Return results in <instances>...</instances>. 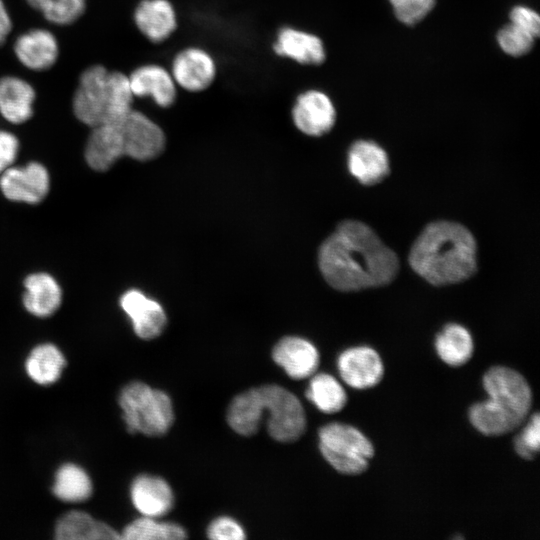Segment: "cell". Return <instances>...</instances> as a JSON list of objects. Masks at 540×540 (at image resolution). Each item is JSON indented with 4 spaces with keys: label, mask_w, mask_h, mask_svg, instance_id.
<instances>
[{
    "label": "cell",
    "mask_w": 540,
    "mask_h": 540,
    "mask_svg": "<svg viewBox=\"0 0 540 540\" xmlns=\"http://www.w3.org/2000/svg\"><path fill=\"white\" fill-rule=\"evenodd\" d=\"M435 347L439 357L450 366H461L472 357L474 344L470 332L460 324L446 325L437 335Z\"/></svg>",
    "instance_id": "cell-25"
},
{
    "label": "cell",
    "mask_w": 540,
    "mask_h": 540,
    "mask_svg": "<svg viewBox=\"0 0 540 540\" xmlns=\"http://www.w3.org/2000/svg\"><path fill=\"white\" fill-rule=\"evenodd\" d=\"M408 261L420 277L434 286L460 283L477 270L476 241L459 223L432 222L414 241Z\"/></svg>",
    "instance_id": "cell-2"
},
{
    "label": "cell",
    "mask_w": 540,
    "mask_h": 540,
    "mask_svg": "<svg viewBox=\"0 0 540 540\" xmlns=\"http://www.w3.org/2000/svg\"><path fill=\"white\" fill-rule=\"evenodd\" d=\"M295 127L305 135L319 137L328 133L336 121L332 99L323 91L308 89L299 93L291 108Z\"/></svg>",
    "instance_id": "cell-11"
},
{
    "label": "cell",
    "mask_w": 540,
    "mask_h": 540,
    "mask_svg": "<svg viewBox=\"0 0 540 540\" xmlns=\"http://www.w3.org/2000/svg\"><path fill=\"white\" fill-rule=\"evenodd\" d=\"M483 385L489 399L471 406L469 419L474 428L487 436H499L519 427L532 405L526 379L511 368L494 366L485 373Z\"/></svg>",
    "instance_id": "cell-4"
},
{
    "label": "cell",
    "mask_w": 540,
    "mask_h": 540,
    "mask_svg": "<svg viewBox=\"0 0 540 540\" xmlns=\"http://www.w3.org/2000/svg\"><path fill=\"white\" fill-rule=\"evenodd\" d=\"M128 75L96 63L79 74L71 98L75 118L93 128L121 121L134 107Z\"/></svg>",
    "instance_id": "cell-5"
},
{
    "label": "cell",
    "mask_w": 540,
    "mask_h": 540,
    "mask_svg": "<svg viewBox=\"0 0 540 540\" xmlns=\"http://www.w3.org/2000/svg\"><path fill=\"white\" fill-rule=\"evenodd\" d=\"M119 125L124 156L147 161L156 158L164 150V131L145 113L133 108Z\"/></svg>",
    "instance_id": "cell-8"
},
{
    "label": "cell",
    "mask_w": 540,
    "mask_h": 540,
    "mask_svg": "<svg viewBox=\"0 0 540 540\" xmlns=\"http://www.w3.org/2000/svg\"><path fill=\"white\" fill-rule=\"evenodd\" d=\"M12 50L21 66L37 73L52 69L61 52L56 34L44 27H33L17 35Z\"/></svg>",
    "instance_id": "cell-10"
},
{
    "label": "cell",
    "mask_w": 540,
    "mask_h": 540,
    "mask_svg": "<svg viewBox=\"0 0 540 540\" xmlns=\"http://www.w3.org/2000/svg\"><path fill=\"white\" fill-rule=\"evenodd\" d=\"M511 23L527 31L533 37L540 33V17L536 11L526 6H515L510 12Z\"/></svg>",
    "instance_id": "cell-35"
},
{
    "label": "cell",
    "mask_w": 540,
    "mask_h": 540,
    "mask_svg": "<svg viewBox=\"0 0 540 540\" xmlns=\"http://www.w3.org/2000/svg\"><path fill=\"white\" fill-rule=\"evenodd\" d=\"M119 405L131 434L164 435L174 421L170 397L162 390L142 382H131L120 392Z\"/></svg>",
    "instance_id": "cell-6"
},
{
    "label": "cell",
    "mask_w": 540,
    "mask_h": 540,
    "mask_svg": "<svg viewBox=\"0 0 540 540\" xmlns=\"http://www.w3.org/2000/svg\"><path fill=\"white\" fill-rule=\"evenodd\" d=\"M127 75L135 99L149 98L160 108L175 104L179 88L168 68L158 63H145Z\"/></svg>",
    "instance_id": "cell-12"
},
{
    "label": "cell",
    "mask_w": 540,
    "mask_h": 540,
    "mask_svg": "<svg viewBox=\"0 0 540 540\" xmlns=\"http://www.w3.org/2000/svg\"><path fill=\"white\" fill-rule=\"evenodd\" d=\"M13 30V19L4 0H0V47L9 39Z\"/></svg>",
    "instance_id": "cell-37"
},
{
    "label": "cell",
    "mask_w": 540,
    "mask_h": 540,
    "mask_svg": "<svg viewBox=\"0 0 540 540\" xmlns=\"http://www.w3.org/2000/svg\"><path fill=\"white\" fill-rule=\"evenodd\" d=\"M130 494L134 507L143 516L157 518L168 513L173 507L172 489L158 476L139 475L132 482Z\"/></svg>",
    "instance_id": "cell-22"
},
{
    "label": "cell",
    "mask_w": 540,
    "mask_h": 540,
    "mask_svg": "<svg viewBox=\"0 0 540 540\" xmlns=\"http://www.w3.org/2000/svg\"><path fill=\"white\" fill-rule=\"evenodd\" d=\"M272 50L277 56L304 66H317L326 59L325 46L320 37L289 25L277 31Z\"/></svg>",
    "instance_id": "cell-15"
},
{
    "label": "cell",
    "mask_w": 540,
    "mask_h": 540,
    "mask_svg": "<svg viewBox=\"0 0 540 540\" xmlns=\"http://www.w3.org/2000/svg\"><path fill=\"white\" fill-rule=\"evenodd\" d=\"M272 358L293 379H304L314 374L319 364L316 347L300 337H284L273 348Z\"/></svg>",
    "instance_id": "cell-20"
},
{
    "label": "cell",
    "mask_w": 540,
    "mask_h": 540,
    "mask_svg": "<svg viewBox=\"0 0 540 540\" xmlns=\"http://www.w3.org/2000/svg\"><path fill=\"white\" fill-rule=\"evenodd\" d=\"M37 91L27 79L15 75L0 76V115L7 122L21 125L34 115Z\"/></svg>",
    "instance_id": "cell-17"
},
{
    "label": "cell",
    "mask_w": 540,
    "mask_h": 540,
    "mask_svg": "<svg viewBox=\"0 0 540 540\" xmlns=\"http://www.w3.org/2000/svg\"><path fill=\"white\" fill-rule=\"evenodd\" d=\"M54 495L65 502H82L92 494V482L86 471L72 463L62 465L55 474Z\"/></svg>",
    "instance_id": "cell-27"
},
{
    "label": "cell",
    "mask_w": 540,
    "mask_h": 540,
    "mask_svg": "<svg viewBox=\"0 0 540 540\" xmlns=\"http://www.w3.org/2000/svg\"><path fill=\"white\" fill-rule=\"evenodd\" d=\"M344 382L355 389H367L377 385L384 374L379 354L371 347H352L340 354L337 361Z\"/></svg>",
    "instance_id": "cell-16"
},
{
    "label": "cell",
    "mask_w": 540,
    "mask_h": 540,
    "mask_svg": "<svg viewBox=\"0 0 540 540\" xmlns=\"http://www.w3.org/2000/svg\"><path fill=\"white\" fill-rule=\"evenodd\" d=\"M55 537L58 540H114L120 539L121 535L85 512L71 511L57 522Z\"/></svg>",
    "instance_id": "cell-24"
},
{
    "label": "cell",
    "mask_w": 540,
    "mask_h": 540,
    "mask_svg": "<svg viewBox=\"0 0 540 540\" xmlns=\"http://www.w3.org/2000/svg\"><path fill=\"white\" fill-rule=\"evenodd\" d=\"M119 122L91 128L84 155L87 164L92 169L106 171L124 156Z\"/></svg>",
    "instance_id": "cell-21"
},
{
    "label": "cell",
    "mask_w": 540,
    "mask_h": 540,
    "mask_svg": "<svg viewBox=\"0 0 540 540\" xmlns=\"http://www.w3.org/2000/svg\"><path fill=\"white\" fill-rule=\"evenodd\" d=\"M402 23L413 25L421 21L434 7L435 0H389Z\"/></svg>",
    "instance_id": "cell-33"
},
{
    "label": "cell",
    "mask_w": 540,
    "mask_h": 540,
    "mask_svg": "<svg viewBox=\"0 0 540 540\" xmlns=\"http://www.w3.org/2000/svg\"><path fill=\"white\" fill-rule=\"evenodd\" d=\"M514 444L517 454L524 459L532 460L538 455L540 447V418L538 412L531 416L515 438Z\"/></svg>",
    "instance_id": "cell-32"
},
{
    "label": "cell",
    "mask_w": 540,
    "mask_h": 540,
    "mask_svg": "<svg viewBox=\"0 0 540 540\" xmlns=\"http://www.w3.org/2000/svg\"><path fill=\"white\" fill-rule=\"evenodd\" d=\"M306 397L322 412H339L347 403V395L342 385L326 373L316 374L310 381Z\"/></svg>",
    "instance_id": "cell-28"
},
{
    "label": "cell",
    "mask_w": 540,
    "mask_h": 540,
    "mask_svg": "<svg viewBox=\"0 0 540 540\" xmlns=\"http://www.w3.org/2000/svg\"><path fill=\"white\" fill-rule=\"evenodd\" d=\"M121 308L130 318L134 332L142 339L158 337L166 326L162 306L139 290H129L120 299Z\"/></svg>",
    "instance_id": "cell-18"
},
{
    "label": "cell",
    "mask_w": 540,
    "mask_h": 540,
    "mask_svg": "<svg viewBox=\"0 0 540 540\" xmlns=\"http://www.w3.org/2000/svg\"><path fill=\"white\" fill-rule=\"evenodd\" d=\"M207 536L214 540H243L246 537L243 527L227 516L213 520L208 526Z\"/></svg>",
    "instance_id": "cell-34"
},
{
    "label": "cell",
    "mask_w": 540,
    "mask_h": 540,
    "mask_svg": "<svg viewBox=\"0 0 540 540\" xmlns=\"http://www.w3.org/2000/svg\"><path fill=\"white\" fill-rule=\"evenodd\" d=\"M23 303L27 311L38 317L53 314L61 303V289L57 281L49 274L35 273L25 281Z\"/></svg>",
    "instance_id": "cell-23"
},
{
    "label": "cell",
    "mask_w": 540,
    "mask_h": 540,
    "mask_svg": "<svg viewBox=\"0 0 540 540\" xmlns=\"http://www.w3.org/2000/svg\"><path fill=\"white\" fill-rule=\"evenodd\" d=\"M347 164L351 175L366 186L380 183L390 171L386 151L368 140H358L351 145Z\"/></svg>",
    "instance_id": "cell-19"
},
{
    "label": "cell",
    "mask_w": 540,
    "mask_h": 540,
    "mask_svg": "<svg viewBox=\"0 0 540 540\" xmlns=\"http://www.w3.org/2000/svg\"><path fill=\"white\" fill-rule=\"evenodd\" d=\"M318 435L320 452L335 470L357 475L367 469L374 448L360 430L335 422L321 427Z\"/></svg>",
    "instance_id": "cell-7"
},
{
    "label": "cell",
    "mask_w": 540,
    "mask_h": 540,
    "mask_svg": "<svg viewBox=\"0 0 540 540\" xmlns=\"http://www.w3.org/2000/svg\"><path fill=\"white\" fill-rule=\"evenodd\" d=\"M132 20L138 32L153 44L167 41L178 28L177 11L170 0H140Z\"/></svg>",
    "instance_id": "cell-13"
},
{
    "label": "cell",
    "mask_w": 540,
    "mask_h": 540,
    "mask_svg": "<svg viewBox=\"0 0 540 540\" xmlns=\"http://www.w3.org/2000/svg\"><path fill=\"white\" fill-rule=\"evenodd\" d=\"M534 39L530 33L510 23L502 27L497 34L500 48L511 56H521L531 50Z\"/></svg>",
    "instance_id": "cell-31"
},
{
    "label": "cell",
    "mask_w": 540,
    "mask_h": 540,
    "mask_svg": "<svg viewBox=\"0 0 540 540\" xmlns=\"http://www.w3.org/2000/svg\"><path fill=\"white\" fill-rule=\"evenodd\" d=\"M64 366L63 354L52 344L36 346L25 363L28 376L41 385H49L57 381Z\"/></svg>",
    "instance_id": "cell-26"
},
{
    "label": "cell",
    "mask_w": 540,
    "mask_h": 540,
    "mask_svg": "<svg viewBox=\"0 0 540 540\" xmlns=\"http://www.w3.org/2000/svg\"><path fill=\"white\" fill-rule=\"evenodd\" d=\"M26 4L54 26L75 24L85 14L88 0H25Z\"/></svg>",
    "instance_id": "cell-29"
},
{
    "label": "cell",
    "mask_w": 540,
    "mask_h": 540,
    "mask_svg": "<svg viewBox=\"0 0 540 540\" xmlns=\"http://www.w3.org/2000/svg\"><path fill=\"white\" fill-rule=\"evenodd\" d=\"M267 413V430L280 442L300 438L306 428V416L299 399L286 388L266 384L237 395L228 408L227 422L238 434L250 436Z\"/></svg>",
    "instance_id": "cell-3"
},
{
    "label": "cell",
    "mask_w": 540,
    "mask_h": 540,
    "mask_svg": "<svg viewBox=\"0 0 540 540\" xmlns=\"http://www.w3.org/2000/svg\"><path fill=\"white\" fill-rule=\"evenodd\" d=\"M0 188L4 196L12 201L38 203L49 190V175L38 162L24 167H9L0 178Z\"/></svg>",
    "instance_id": "cell-14"
},
{
    "label": "cell",
    "mask_w": 540,
    "mask_h": 540,
    "mask_svg": "<svg viewBox=\"0 0 540 540\" xmlns=\"http://www.w3.org/2000/svg\"><path fill=\"white\" fill-rule=\"evenodd\" d=\"M187 537L185 529L173 522H162L155 517L143 516L127 525L121 538L127 540H182Z\"/></svg>",
    "instance_id": "cell-30"
},
{
    "label": "cell",
    "mask_w": 540,
    "mask_h": 540,
    "mask_svg": "<svg viewBox=\"0 0 540 540\" xmlns=\"http://www.w3.org/2000/svg\"><path fill=\"white\" fill-rule=\"evenodd\" d=\"M179 89L190 93L204 92L215 82L218 67L213 55L199 46L179 50L169 68Z\"/></svg>",
    "instance_id": "cell-9"
},
{
    "label": "cell",
    "mask_w": 540,
    "mask_h": 540,
    "mask_svg": "<svg viewBox=\"0 0 540 540\" xmlns=\"http://www.w3.org/2000/svg\"><path fill=\"white\" fill-rule=\"evenodd\" d=\"M18 138L7 130H0V173L14 162L19 151Z\"/></svg>",
    "instance_id": "cell-36"
},
{
    "label": "cell",
    "mask_w": 540,
    "mask_h": 540,
    "mask_svg": "<svg viewBox=\"0 0 540 540\" xmlns=\"http://www.w3.org/2000/svg\"><path fill=\"white\" fill-rule=\"evenodd\" d=\"M318 264L327 283L346 292L387 285L399 270L395 252L357 220L341 222L322 243Z\"/></svg>",
    "instance_id": "cell-1"
}]
</instances>
